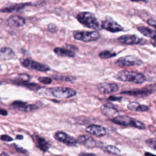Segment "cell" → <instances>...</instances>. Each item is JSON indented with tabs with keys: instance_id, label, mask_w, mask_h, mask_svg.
<instances>
[{
	"instance_id": "obj_1",
	"label": "cell",
	"mask_w": 156,
	"mask_h": 156,
	"mask_svg": "<svg viewBox=\"0 0 156 156\" xmlns=\"http://www.w3.org/2000/svg\"><path fill=\"white\" fill-rule=\"evenodd\" d=\"M116 79L122 82H129L135 83H142L146 81V77L140 73L124 70L119 72Z\"/></svg>"
},
{
	"instance_id": "obj_2",
	"label": "cell",
	"mask_w": 156,
	"mask_h": 156,
	"mask_svg": "<svg viewBox=\"0 0 156 156\" xmlns=\"http://www.w3.org/2000/svg\"><path fill=\"white\" fill-rule=\"evenodd\" d=\"M78 21L82 25L93 29H99L100 24L94 15L89 12H82L76 16Z\"/></svg>"
},
{
	"instance_id": "obj_3",
	"label": "cell",
	"mask_w": 156,
	"mask_h": 156,
	"mask_svg": "<svg viewBox=\"0 0 156 156\" xmlns=\"http://www.w3.org/2000/svg\"><path fill=\"white\" fill-rule=\"evenodd\" d=\"M111 121L116 124L124 126H131L136 127L140 129H145V125L141 121L131 118L130 117L126 115L116 116L113 119H111Z\"/></svg>"
},
{
	"instance_id": "obj_4",
	"label": "cell",
	"mask_w": 156,
	"mask_h": 156,
	"mask_svg": "<svg viewBox=\"0 0 156 156\" xmlns=\"http://www.w3.org/2000/svg\"><path fill=\"white\" fill-rule=\"evenodd\" d=\"M48 90L53 96L58 98L68 99L77 94L75 90L67 87H52Z\"/></svg>"
},
{
	"instance_id": "obj_5",
	"label": "cell",
	"mask_w": 156,
	"mask_h": 156,
	"mask_svg": "<svg viewBox=\"0 0 156 156\" xmlns=\"http://www.w3.org/2000/svg\"><path fill=\"white\" fill-rule=\"evenodd\" d=\"M76 40L84 42H90L98 40L100 37V34L97 31H80L74 34Z\"/></svg>"
},
{
	"instance_id": "obj_6",
	"label": "cell",
	"mask_w": 156,
	"mask_h": 156,
	"mask_svg": "<svg viewBox=\"0 0 156 156\" xmlns=\"http://www.w3.org/2000/svg\"><path fill=\"white\" fill-rule=\"evenodd\" d=\"M142 64L143 62L141 60L134 55H131L120 57L115 62V65L120 67L141 65Z\"/></svg>"
},
{
	"instance_id": "obj_7",
	"label": "cell",
	"mask_w": 156,
	"mask_h": 156,
	"mask_svg": "<svg viewBox=\"0 0 156 156\" xmlns=\"http://www.w3.org/2000/svg\"><path fill=\"white\" fill-rule=\"evenodd\" d=\"M21 65L25 68L28 69H33L38 71L46 72V71H50L51 69L50 67L48 66V65L30 60L29 58L21 60Z\"/></svg>"
},
{
	"instance_id": "obj_8",
	"label": "cell",
	"mask_w": 156,
	"mask_h": 156,
	"mask_svg": "<svg viewBox=\"0 0 156 156\" xmlns=\"http://www.w3.org/2000/svg\"><path fill=\"white\" fill-rule=\"evenodd\" d=\"M54 136L56 140L63 143L68 146H76L77 143V140L76 138L64 132L58 131L55 133Z\"/></svg>"
},
{
	"instance_id": "obj_9",
	"label": "cell",
	"mask_w": 156,
	"mask_h": 156,
	"mask_svg": "<svg viewBox=\"0 0 156 156\" xmlns=\"http://www.w3.org/2000/svg\"><path fill=\"white\" fill-rule=\"evenodd\" d=\"M101 27L111 32H117L123 30V27L119 24L109 17H107L105 20L102 21Z\"/></svg>"
},
{
	"instance_id": "obj_10",
	"label": "cell",
	"mask_w": 156,
	"mask_h": 156,
	"mask_svg": "<svg viewBox=\"0 0 156 156\" xmlns=\"http://www.w3.org/2000/svg\"><path fill=\"white\" fill-rule=\"evenodd\" d=\"M154 87H145L142 89H136L133 90L124 91L121 94L133 96L136 97H146L154 92Z\"/></svg>"
},
{
	"instance_id": "obj_11",
	"label": "cell",
	"mask_w": 156,
	"mask_h": 156,
	"mask_svg": "<svg viewBox=\"0 0 156 156\" xmlns=\"http://www.w3.org/2000/svg\"><path fill=\"white\" fill-rule=\"evenodd\" d=\"M98 91L103 94L116 92L119 90L118 85L115 83H101L98 85Z\"/></svg>"
},
{
	"instance_id": "obj_12",
	"label": "cell",
	"mask_w": 156,
	"mask_h": 156,
	"mask_svg": "<svg viewBox=\"0 0 156 156\" xmlns=\"http://www.w3.org/2000/svg\"><path fill=\"white\" fill-rule=\"evenodd\" d=\"M7 24L11 27L19 28L24 26L26 20L19 15H12L7 20Z\"/></svg>"
},
{
	"instance_id": "obj_13",
	"label": "cell",
	"mask_w": 156,
	"mask_h": 156,
	"mask_svg": "<svg viewBox=\"0 0 156 156\" xmlns=\"http://www.w3.org/2000/svg\"><path fill=\"white\" fill-rule=\"evenodd\" d=\"M118 41L124 44H136L141 41V39L135 35H124L118 38Z\"/></svg>"
},
{
	"instance_id": "obj_14",
	"label": "cell",
	"mask_w": 156,
	"mask_h": 156,
	"mask_svg": "<svg viewBox=\"0 0 156 156\" xmlns=\"http://www.w3.org/2000/svg\"><path fill=\"white\" fill-rule=\"evenodd\" d=\"M86 131L93 135L98 137H101L106 134V129L100 125L91 124L86 128Z\"/></svg>"
},
{
	"instance_id": "obj_15",
	"label": "cell",
	"mask_w": 156,
	"mask_h": 156,
	"mask_svg": "<svg viewBox=\"0 0 156 156\" xmlns=\"http://www.w3.org/2000/svg\"><path fill=\"white\" fill-rule=\"evenodd\" d=\"M77 143L81 144L88 148H93L96 147L97 143L96 140L90 136L86 135H81L78 136Z\"/></svg>"
},
{
	"instance_id": "obj_16",
	"label": "cell",
	"mask_w": 156,
	"mask_h": 156,
	"mask_svg": "<svg viewBox=\"0 0 156 156\" xmlns=\"http://www.w3.org/2000/svg\"><path fill=\"white\" fill-rule=\"evenodd\" d=\"M101 110L104 115L109 118H112V119L116 117L115 115L118 113V110L108 104L102 105L101 107Z\"/></svg>"
},
{
	"instance_id": "obj_17",
	"label": "cell",
	"mask_w": 156,
	"mask_h": 156,
	"mask_svg": "<svg viewBox=\"0 0 156 156\" xmlns=\"http://www.w3.org/2000/svg\"><path fill=\"white\" fill-rule=\"evenodd\" d=\"M15 55V52L9 47H2L0 51V58L2 60H9Z\"/></svg>"
},
{
	"instance_id": "obj_18",
	"label": "cell",
	"mask_w": 156,
	"mask_h": 156,
	"mask_svg": "<svg viewBox=\"0 0 156 156\" xmlns=\"http://www.w3.org/2000/svg\"><path fill=\"white\" fill-rule=\"evenodd\" d=\"M35 141L37 147L44 152H47L51 146L49 143L48 141L40 136H35Z\"/></svg>"
},
{
	"instance_id": "obj_19",
	"label": "cell",
	"mask_w": 156,
	"mask_h": 156,
	"mask_svg": "<svg viewBox=\"0 0 156 156\" xmlns=\"http://www.w3.org/2000/svg\"><path fill=\"white\" fill-rule=\"evenodd\" d=\"M127 108L132 112H146L149 110V107L145 105H141L136 102H132L128 104Z\"/></svg>"
},
{
	"instance_id": "obj_20",
	"label": "cell",
	"mask_w": 156,
	"mask_h": 156,
	"mask_svg": "<svg viewBox=\"0 0 156 156\" xmlns=\"http://www.w3.org/2000/svg\"><path fill=\"white\" fill-rule=\"evenodd\" d=\"M54 52L58 56L69 57H73L75 56V52L72 51L67 48H55L54 49Z\"/></svg>"
},
{
	"instance_id": "obj_21",
	"label": "cell",
	"mask_w": 156,
	"mask_h": 156,
	"mask_svg": "<svg viewBox=\"0 0 156 156\" xmlns=\"http://www.w3.org/2000/svg\"><path fill=\"white\" fill-rule=\"evenodd\" d=\"M137 29L144 36L152 38V39H156V30L151 29L144 26L137 27Z\"/></svg>"
},
{
	"instance_id": "obj_22",
	"label": "cell",
	"mask_w": 156,
	"mask_h": 156,
	"mask_svg": "<svg viewBox=\"0 0 156 156\" xmlns=\"http://www.w3.org/2000/svg\"><path fill=\"white\" fill-rule=\"evenodd\" d=\"M30 3H23V4H18L13 5H10L4 9H1V12H18L21 9H23L25 7L29 5Z\"/></svg>"
},
{
	"instance_id": "obj_23",
	"label": "cell",
	"mask_w": 156,
	"mask_h": 156,
	"mask_svg": "<svg viewBox=\"0 0 156 156\" xmlns=\"http://www.w3.org/2000/svg\"><path fill=\"white\" fill-rule=\"evenodd\" d=\"M116 56V53L109 50H105L103 51H101L99 54V57L102 59H107L112 57H115Z\"/></svg>"
},
{
	"instance_id": "obj_24",
	"label": "cell",
	"mask_w": 156,
	"mask_h": 156,
	"mask_svg": "<svg viewBox=\"0 0 156 156\" xmlns=\"http://www.w3.org/2000/svg\"><path fill=\"white\" fill-rule=\"evenodd\" d=\"M105 150L107 152L114 154V155H119L121 154L120 149L113 145H108L105 147Z\"/></svg>"
},
{
	"instance_id": "obj_25",
	"label": "cell",
	"mask_w": 156,
	"mask_h": 156,
	"mask_svg": "<svg viewBox=\"0 0 156 156\" xmlns=\"http://www.w3.org/2000/svg\"><path fill=\"white\" fill-rule=\"evenodd\" d=\"M20 85H22L23 86L26 87L27 88H29L31 90H33L34 91H37L39 89H40L41 87L36 84V83H29V82H24V83H20Z\"/></svg>"
},
{
	"instance_id": "obj_26",
	"label": "cell",
	"mask_w": 156,
	"mask_h": 156,
	"mask_svg": "<svg viewBox=\"0 0 156 156\" xmlns=\"http://www.w3.org/2000/svg\"><path fill=\"white\" fill-rule=\"evenodd\" d=\"M17 79L18 80V83L20 84L24 82H28V81L30 79V76L27 74H20L18 76Z\"/></svg>"
},
{
	"instance_id": "obj_27",
	"label": "cell",
	"mask_w": 156,
	"mask_h": 156,
	"mask_svg": "<svg viewBox=\"0 0 156 156\" xmlns=\"http://www.w3.org/2000/svg\"><path fill=\"white\" fill-rule=\"evenodd\" d=\"M26 103L21 101H16L15 102H13L12 104V106L14 108H18L20 110L22 111V110L24 108V107L26 105Z\"/></svg>"
},
{
	"instance_id": "obj_28",
	"label": "cell",
	"mask_w": 156,
	"mask_h": 156,
	"mask_svg": "<svg viewBox=\"0 0 156 156\" xmlns=\"http://www.w3.org/2000/svg\"><path fill=\"white\" fill-rule=\"evenodd\" d=\"M53 77L57 80H61L64 81L73 82L75 80V78L71 76H54Z\"/></svg>"
},
{
	"instance_id": "obj_29",
	"label": "cell",
	"mask_w": 156,
	"mask_h": 156,
	"mask_svg": "<svg viewBox=\"0 0 156 156\" xmlns=\"http://www.w3.org/2000/svg\"><path fill=\"white\" fill-rule=\"evenodd\" d=\"M38 108V106H37L35 104H27L24 108L22 110V111L25 112H30L35 111Z\"/></svg>"
},
{
	"instance_id": "obj_30",
	"label": "cell",
	"mask_w": 156,
	"mask_h": 156,
	"mask_svg": "<svg viewBox=\"0 0 156 156\" xmlns=\"http://www.w3.org/2000/svg\"><path fill=\"white\" fill-rule=\"evenodd\" d=\"M146 142L152 149L156 151V138L147 139Z\"/></svg>"
},
{
	"instance_id": "obj_31",
	"label": "cell",
	"mask_w": 156,
	"mask_h": 156,
	"mask_svg": "<svg viewBox=\"0 0 156 156\" xmlns=\"http://www.w3.org/2000/svg\"><path fill=\"white\" fill-rule=\"evenodd\" d=\"M38 80L40 82L44 83V84H46V85L50 84L52 82V79L50 77H38Z\"/></svg>"
},
{
	"instance_id": "obj_32",
	"label": "cell",
	"mask_w": 156,
	"mask_h": 156,
	"mask_svg": "<svg viewBox=\"0 0 156 156\" xmlns=\"http://www.w3.org/2000/svg\"><path fill=\"white\" fill-rule=\"evenodd\" d=\"M48 30L51 32V33H55L58 30V28L57 27V26L54 24H52V23H50L48 25Z\"/></svg>"
},
{
	"instance_id": "obj_33",
	"label": "cell",
	"mask_w": 156,
	"mask_h": 156,
	"mask_svg": "<svg viewBox=\"0 0 156 156\" xmlns=\"http://www.w3.org/2000/svg\"><path fill=\"white\" fill-rule=\"evenodd\" d=\"M1 140L3 141H6V142L12 141L13 140V139L11 136H9L7 135H2L1 136Z\"/></svg>"
},
{
	"instance_id": "obj_34",
	"label": "cell",
	"mask_w": 156,
	"mask_h": 156,
	"mask_svg": "<svg viewBox=\"0 0 156 156\" xmlns=\"http://www.w3.org/2000/svg\"><path fill=\"white\" fill-rule=\"evenodd\" d=\"M122 97H118L115 96H110L108 98V101H121L122 100Z\"/></svg>"
},
{
	"instance_id": "obj_35",
	"label": "cell",
	"mask_w": 156,
	"mask_h": 156,
	"mask_svg": "<svg viewBox=\"0 0 156 156\" xmlns=\"http://www.w3.org/2000/svg\"><path fill=\"white\" fill-rule=\"evenodd\" d=\"M65 47H66L67 49H69V50H71V51H78V48L76 47V46H74V45H71V44H65Z\"/></svg>"
},
{
	"instance_id": "obj_36",
	"label": "cell",
	"mask_w": 156,
	"mask_h": 156,
	"mask_svg": "<svg viewBox=\"0 0 156 156\" xmlns=\"http://www.w3.org/2000/svg\"><path fill=\"white\" fill-rule=\"evenodd\" d=\"M147 23H148V24H149L151 26H153L154 27H155L156 29V21L153 20V19H148L147 21Z\"/></svg>"
},
{
	"instance_id": "obj_37",
	"label": "cell",
	"mask_w": 156,
	"mask_h": 156,
	"mask_svg": "<svg viewBox=\"0 0 156 156\" xmlns=\"http://www.w3.org/2000/svg\"><path fill=\"white\" fill-rule=\"evenodd\" d=\"M16 147V151L18 152H20V153H22L23 154H27V151L26 150H25L24 149L22 148V147H17L16 146H15Z\"/></svg>"
},
{
	"instance_id": "obj_38",
	"label": "cell",
	"mask_w": 156,
	"mask_h": 156,
	"mask_svg": "<svg viewBox=\"0 0 156 156\" xmlns=\"http://www.w3.org/2000/svg\"><path fill=\"white\" fill-rule=\"evenodd\" d=\"M79 156H98L93 153H80Z\"/></svg>"
},
{
	"instance_id": "obj_39",
	"label": "cell",
	"mask_w": 156,
	"mask_h": 156,
	"mask_svg": "<svg viewBox=\"0 0 156 156\" xmlns=\"http://www.w3.org/2000/svg\"><path fill=\"white\" fill-rule=\"evenodd\" d=\"M0 113H1V115L7 116V115H8V112H7L6 110H4V109L1 108V112H0Z\"/></svg>"
},
{
	"instance_id": "obj_40",
	"label": "cell",
	"mask_w": 156,
	"mask_h": 156,
	"mask_svg": "<svg viewBox=\"0 0 156 156\" xmlns=\"http://www.w3.org/2000/svg\"><path fill=\"white\" fill-rule=\"evenodd\" d=\"M151 43L154 47L156 48V39H151Z\"/></svg>"
},
{
	"instance_id": "obj_41",
	"label": "cell",
	"mask_w": 156,
	"mask_h": 156,
	"mask_svg": "<svg viewBox=\"0 0 156 156\" xmlns=\"http://www.w3.org/2000/svg\"><path fill=\"white\" fill-rule=\"evenodd\" d=\"M144 155H145V156H156V155L150 153V152H145Z\"/></svg>"
},
{
	"instance_id": "obj_42",
	"label": "cell",
	"mask_w": 156,
	"mask_h": 156,
	"mask_svg": "<svg viewBox=\"0 0 156 156\" xmlns=\"http://www.w3.org/2000/svg\"><path fill=\"white\" fill-rule=\"evenodd\" d=\"M16 139L17 140H23V136L21 135H18L16 136Z\"/></svg>"
},
{
	"instance_id": "obj_43",
	"label": "cell",
	"mask_w": 156,
	"mask_h": 156,
	"mask_svg": "<svg viewBox=\"0 0 156 156\" xmlns=\"http://www.w3.org/2000/svg\"><path fill=\"white\" fill-rule=\"evenodd\" d=\"M0 156H10L9 154H7V153L5 152H2L0 155Z\"/></svg>"
},
{
	"instance_id": "obj_44",
	"label": "cell",
	"mask_w": 156,
	"mask_h": 156,
	"mask_svg": "<svg viewBox=\"0 0 156 156\" xmlns=\"http://www.w3.org/2000/svg\"><path fill=\"white\" fill-rule=\"evenodd\" d=\"M56 156H60V155H56Z\"/></svg>"
}]
</instances>
